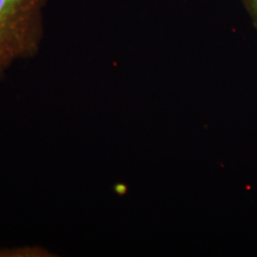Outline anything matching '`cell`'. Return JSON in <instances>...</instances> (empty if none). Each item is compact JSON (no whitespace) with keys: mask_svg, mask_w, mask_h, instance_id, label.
Instances as JSON below:
<instances>
[{"mask_svg":"<svg viewBox=\"0 0 257 257\" xmlns=\"http://www.w3.org/2000/svg\"><path fill=\"white\" fill-rule=\"evenodd\" d=\"M244 6L248 11V15L252 20L253 26L257 30V0H242Z\"/></svg>","mask_w":257,"mask_h":257,"instance_id":"7a4b0ae2","label":"cell"},{"mask_svg":"<svg viewBox=\"0 0 257 257\" xmlns=\"http://www.w3.org/2000/svg\"><path fill=\"white\" fill-rule=\"evenodd\" d=\"M116 191L120 194H125L126 192H127V187L125 185H123V184H120V185L116 187Z\"/></svg>","mask_w":257,"mask_h":257,"instance_id":"3957f363","label":"cell"},{"mask_svg":"<svg viewBox=\"0 0 257 257\" xmlns=\"http://www.w3.org/2000/svg\"><path fill=\"white\" fill-rule=\"evenodd\" d=\"M48 0H0V76L36 55L44 37Z\"/></svg>","mask_w":257,"mask_h":257,"instance_id":"6da1fadb","label":"cell"}]
</instances>
